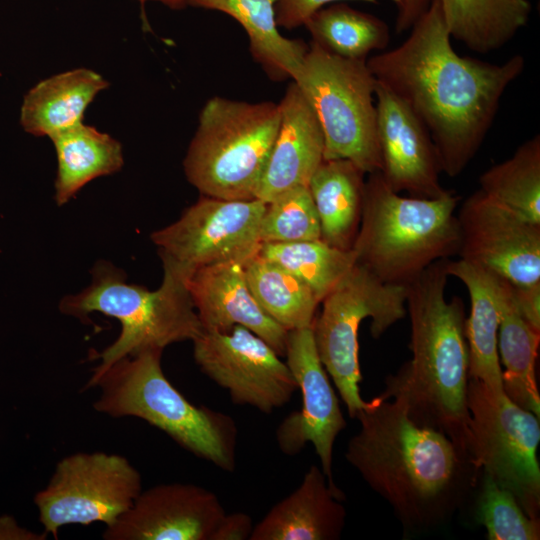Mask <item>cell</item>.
Returning a JSON list of instances; mask_svg holds the SVG:
<instances>
[{"instance_id":"1","label":"cell","mask_w":540,"mask_h":540,"mask_svg":"<svg viewBox=\"0 0 540 540\" xmlns=\"http://www.w3.org/2000/svg\"><path fill=\"white\" fill-rule=\"evenodd\" d=\"M399 46L366 60L376 81L429 132L442 172L458 176L482 145L508 86L524 70L517 54L501 64L458 55L438 0Z\"/></svg>"},{"instance_id":"2","label":"cell","mask_w":540,"mask_h":540,"mask_svg":"<svg viewBox=\"0 0 540 540\" xmlns=\"http://www.w3.org/2000/svg\"><path fill=\"white\" fill-rule=\"evenodd\" d=\"M356 418L360 429L345 458L405 529L425 531L447 522L480 480L482 470L468 451L415 423L398 401L377 396Z\"/></svg>"},{"instance_id":"3","label":"cell","mask_w":540,"mask_h":540,"mask_svg":"<svg viewBox=\"0 0 540 540\" xmlns=\"http://www.w3.org/2000/svg\"><path fill=\"white\" fill-rule=\"evenodd\" d=\"M447 260L432 263L407 285L412 359L386 378L378 397L398 401L415 423L469 452L466 316L460 297L445 298Z\"/></svg>"},{"instance_id":"4","label":"cell","mask_w":540,"mask_h":540,"mask_svg":"<svg viewBox=\"0 0 540 540\" xmlns=\"http://www.w3.org/2000/svg\"><path fill=\"white\" fill-rule=\"evenodd\" d=\"M459 197H403L379 171L365 181L361 222L352 250L356 263L384 282L409 285L432 263L457 255Z\"/></svg>"},{"instance_id":"5","label":"cell","mask_w":540,"mask_h":540,"mask_svg":"<svg viewBox=\"0 0 540 540\" xmlns=\"http://www.w3.org/2000/svg\"><path fill=\"white\" fill-rule=\"evenodd\" d=\"M162 352L152 349L123 357L89 379L84 389L101 390L94 410L113 418L143 419L196 457L233 472L238 437L234 419L189 402L163 373Z\"/></svg>"},{"instance_id":"6","label":"cell","mask_w":540,"mask_h":540,"mask_svg":"<svg viewBox=\"0 0 540 540\" xmlns=\"http://www.w3.org/2000/svg\"><path fill=\"white\" fill-rule=\"evenodd\" d=\"M91 283L59 303L62 313L84 322L92 312L115 318L121 325L118 338L101 353L100 364L90 379L98 377L113 363L146 350H163L182 341H193L203 326L181 280L163 273L156 290L130 284L123 270L108 261H98L91 271Z\"/></svg>"},{"instance_id":"7","label":"cell","mask_w":540,"mask_h":540,"mask_svg":"<svg viewBox=\"0 0 540 540\" xmlns=\"http://www.w3.org/2000/svg\"><path fill=\"white\" fill-rule=\"evenodd\" d=\"M279 122L278 103L210 98L183 161L188 182L204 196L256 199Z\"/></svg>"},{"instance_id":"8","label":"cell","mask_w":540,"mask_h":540,"mask_svg":"<svg viewBox=\"0 0 540 540\" xmlns=\"http://www.w3.org/2000/svg\"><path fill=\"white\" fill-rule=\"evenodd\" d=\"M294 81L324 137V160L346 159L366 174L380 171L376 79L366 60L337 56L311 42Z\"/></svg>"},{"instance_id":"9","label":"cell","mask_w":540,"mask_h":540,"mask_svg":"<svg viewBox=\"0 0 540 540\" xmlns=\"http://www.w3.org/2000/svg\"><path fill=\"white\" fill-rule=\"evenodd\" d=\"M406 297L407 286L384 282L355 263L321 301L312 324L315 346L351 418L368 405L359 386L360 324L370 318L371 335L379 338L406 315Z\"/></svg>"},{"instance_id":"10","label":"cell","mask_w":540,"mask_h":540,"mask_svg":"<svg viewBox=\"0 0 540 540\" xmlns=\"http://www.w3.org/2000/svg\"><path fill=\"white\" fill-rule=\"evenodd\" d=\"M467 407L474 464L511 492L530 518L539 520V417L473 378L468 380Z\"/></svg>"},{"instance_id":"11","label":"cell","mask_w":540,"mask_h":540,"mask_svg":"<svg viewBox=\"0 0 540 540\" xmlns=\"http://www.w3.org/2000/svg\"><path fill=\"white\" fill-rule=\"evenodd\" d=\"M266 203L204 196L150 239L167 273L186 284L197 270L221 263L244 264L261 246Z\"/></svg>"},{"instance_id":"12","label":"cell","mask_w":540,"mask_h":540,"mask_svg":"<svg viewBox=\"0 0 540 540\" xmlns=\"http://www.w3.org/2000/svg\"><path fill=\"white\" fill-rule=\"evenodd\" d=\"M142 491L140 472L118 454L79 452L62 458L34 497L39 521L57 539L69 524L114 523Z\"/></svg>"},{"instance_id":"13","label":"cell","mask_w":540,"mask_h":540,"mask_svg":"<svg viewBox=\"0 0 540 540\" xmlns=\"http://www.w3.org/2000/svg\"><path fill=\"white\" fill-rule=\"evenodd\" d=\"M200 370L225 389L231 401L265 414L286 405L298 390L287 363L262 338L243 326L203 330L193 341Z\"/></svg>"},{"instance_id":"14","label":"cell","mask_w":540,"mask_h":540,"mask_svg":"<svg viewBox=\"0 0 540 540\" xmlns=\"http://www.w3.org/2000/svg\"><path fill=\"white\" fill-rule=\"evenodd\" d=\"M458 256L514 285L540 282V225L499 205L480 189L457 213Z\"/></svg>"},{"instance_id":"15","label":"cell","mask_w":540,"mask_h":540,"mask_svg":"<svg viewBox=\"0 0 540 540\" xmlns=\"http://www.w3.org/2000/svg\"><path fill=\"white\" fill-rule=\"evenodd\" d=\"M286 363L302 394V407L288 414L276 429L279 449L288 456L312 443L331 484L333 446L346 427L336 393L317 353L312 326L289 330Z\"/></svg>"},{"instance_id":"16","label":"cell","mask_w":540,"mask_h":540,"mask_svg":"<svg viewBox=\"0 0 540 540\" xmlns=\"http://www.w3.org/2000/svg\"><path fill=\"white\" fill-rule=\"evenodd\" d=\"M218 497L194 484L171 483L141 491L133 505L106 526L105 540H211L225 514Z\"/></svg>"},{"instance_id":"17","label":"cell","mask_w":540,"mask_h":540,"mask_svg":"<svg viewBox=\"0 0 540 540\" xmlns=\"http://www.w3.org/2000/svg\"><path fill=\"white\" fill-rule=\"evenodd\" d=\"M377 137L380 174L396 193L436 198L447 192L440 183L442 172L429 132L409 107L380 83H376Z\"/></svg>"},{"instance_id":"18","label":"cell","mask_w":540,"mask_h":540,"mask_svg":"<svg viewBox=\"0 0 540 540\" xmlns=\"http://www.w3.org/2000/svg\"><path fill=\"white\" fill-rule=\"evenodd\" d=\"M186 287L203 330L225 331L243 326L280 356L285 355L288 330L258 304L248 286L243 264L229 262L201 268L189 277Z\"/></svg>"},{"instance_id":"19","label":"cell","mask_w":540,"mask_h":540,"mask_svg":"<svg viewBox=\"0 0 540 540\" xmlns=\"http://www.w3.org/2000/svg\"><path fill=\"white\" fill-rule=\"evenodd\" d=\"M278 104L279 127L256 193V199L265 203L292 188L308 186L324 160L322 129L294 81Z\"/></svg>"},{"instance_id":"20","label":"cell","mask_w":540,"mask_h":540,"mask_svg":"<svg viewBox=\"0 0 540 540\" xmlns=\"http://www.w3.org/2000/svg\"><path fill=\"white\" fill-rule=\"evenodd\" d=\"M341 490L311 465L300 485L254 525L249 540H337L345 525Z\"/></svg>"},{"instance_id":"21","label":"cell","mask_w":540,"mask_h":540,"mask_svg":"<svg viewBox=\"0 0 540 540\" xmlns=\"http://www.w3.org/2000/svg\"><path fill=\"white\" fill-rule=\"evenodd\" d=\"M446 271L467 288L470 313L465 334L469 350V378L477 379L491 390L504 392L498 354V330L507 281L463 259L447 260Z\"/></svg>"},{"instance_id":"22","label":"cell","mask_w":540,"mask_h":540,"mask_svg":"<svg viewBox=\"0 0 540 540\" xmlns=\"http://www.w3.org/2000/svg\"><path fill=\"white\" fill-rule=\"evenodd\" d=\"M108 86L102 75L87 68L51 76L25 94L20 125L31 135L52 138L83 123L89 104Z\"/></svg>"},{"instance_id":"23","label":"cell","mask_w":540,"mask_h":540,"mask_svg":"<svg viewBox=\"0 0 540 540\" xmlns=\"http://www.w3.org/2000/svg\"><path fill=\"white\" fill-rule=\"evenodd\" d=\"M189 5L233 18L246 32L252 58L266 75L273 81L294 80L308 45L279 32L275 0H190Z\"/></svg>"},{"instance_id":"24","label":"cell","mask_w":540,"mask_h":540,"mask_svg":"<svg viewBox=\"0 0 540 540\" xmlns=\"http://www.w3.org/2000/svg\"><path fill=\"white\" fill-rule=\"evenodd\" d=\"M365 172L346 159L323 160L308 188L321 227V240L351 250L359 230L365 192Z\"/></svg>"},{"instance_id":"25","label":"cell","mask_w":540,"mask_h":540,"mask_svg":"<svg viewBox=\"0 0 540 540\" xmlns=\"http://www.w3.org/2000/svg\"><path fill=\"white\" fill-rule=\"evenodd\" d=\"M50 139L57 156L54 199L58 206L68 203L92 180L123 167L121 143L93 126L81 123Z\"/></svg>"},{"instance_id":"26","label":"cell","mask_w":540,"mask_h":540,"mask_svg":"<svg viewBox=\"0 0 540 540\" xmlns=\"http://www.w3.org/2000/svg\"><path fill=\"white\" fill-rule=\"evenodd\" d=\"M451 38L487 54L506 45L529 21V0H438Z\"/></svg>"},{"instance_id":"27","label":"cell","mask_w":540,"mask_h":540,"mask_svg":"<svg viewBox=\"0 0 540 540\" xmlns=\"http://www.w3.org/2000/svg\"><path fill=\"white\" fill-rule=\"evenodd\" d=\"M539 341L540 333L517 312L507 282L498 330V354L504 365L503 391L512 402L537 417L540 415V396L535 364Z\"/></svg>"},{"instance_id":"28","label":"cell","mask_w":540,"mask_h":540,"mask_svg":"<svg viewBox=\"0 0 540 540\" xmlns=\"http://www.w3.org/2000/svg\"><path fill=\"white\" fill-rule=\"evenodd\" d=\"M243 269L256 301L277 323L288 331L312 326L321 301L306 283L258 253Z\"/></svg>"},{"instance_id":"29","label":"cell","mask_w":540,"mask_h":540,"mask_svg":"<svg viewBox=\"0 0 540 540\" xmlns=\"http://www.w3.org/2000/svg\"><path fill=\"white\" fill-rule=\"evenodd\" d=\"M312 42L351 60H367L383 50L390 39L388 25L380 18L338 1L316 11L304 25Z\"/></svg>"},{"instance_id":"30","label":"cell","mask_w":540,"mask_h":540,"mask_svg":"<svg viewBox=\"0 0 540 540\" xmlns=\"http://www.w3.org/2000/svg\"><path fill=\"white\" fill-rule=\"evenodd\" d=\"M479 185L499 205L540 225V136L526 140L510 158L483 172Z\"/></svg>"},{"instance_id":"31","label":"cell","mask_w":540,"mask_h":540,"mask_svg":"<svg viewBox=\"0 0 540 540\" xmlns=\"http://www.w3.org/2000/svg\"><path fill=\"white\" fill-rule=\"evenodd\" d=\"M258 254L301 279L320 301L356 263L352 249L343 250L321 239L261 243Z\"/></svg>"},{"instance_id":"32","label":"cell","mask_w":540,"mask_h":540,"mask_svg":"<svg viewBox=\"0 0 540 540\" xmlns=\"http://www.w3.org/2000/svg\"><path fill=\"white\" fill-rule=\"evenodd\" d=\"M321 239L319 216L308 186H298L266 203L260 224L261 243Z\"/></svg>"},{"instance_id":"33","label":"cell","mask_w":540,"mask_h":540,"mask_svg":"<svg viewBox=\"0 0 540 540\" xmlns=\"http://www.w3.org/2000/svg\"><path fill=\"white\" fill-rule=\"evenodd\" d=\"M476 519L485 527L489 540H538L540 521L530 518L516 498L481 472Z\"/></svg>"},{"instance_id":"34","label":"cell","mask_w":540,"mask_h":540,"mask_svg":"<svg viewBox=\"0 0 540 540\" xmlns=\"http://www.w3.org/2000/svg\"><path fill=\"white\" fill-rule=\"evenodd\" d=\"M338 1H363L377 4L380 0H275L277 25L288 30L304 26L316 11Z\"/></svg>"},{"instance_id":"35","label":"cell","mask_w":540,"mask_h":540,"mask_svg":"<svg viewBox=\"0 0 540 540\" xmlns=\"http://www.w3.org/2000/svg\"><path fill=\"white\" fill-rule=\"evenodd\" d=\"M510 296L519 315L540 333V282L530 285L510 283Z\"/></svg>"},{"instance_id":"36","label":"cell","mask_w":540,"mask_h":540,"mask_svg":"<svg viewBox=\"0 0 540 540\" xmlns=\"http://www.w3.org/2000/svg\"><path fill=\"white\" fill-rule=\"evenodd\" d=\"M253 528V521L247 513H225L211 540H249Z\"/></svg>"},{"instance_id":"37","label":"cell","mask_w":540,"mask_h":540,"mask_svg":"<svg viewBox=\"0 0 540 540\" xmlns=\"http://www.w3.org/2000/svg\"><path fill=\"white\" fill-rule=\"evenodd\" d=\"M397 7L395 30L402 33L410 30L427 11L432 0H393Z\"/></svg>"},{"instance_id":"38","label":"cell","mask_w":540,"mask_h":540,"mask_svg":"<svg viewBox=\"0 0 540 540\" xmlns=\"http://www.w3.org/2000/svg\"><path fill=\"white\" fill-rule=\"evenodd\" d=\"M47 535L45 531L43 533H34L21 528L10 517L0 518V539L44 540Z\"/></svg>"},{"instance_id":"39","label":"cell","mask_w":540,"mask_h":540,"mask_svg":"<svg viewBox=\"0 0 540 540\" xmlns=\"http://www.w3.org/2000/svg\"><path fill=\"white\" fill-rule=\"evenodd\" d=\"M140 2L154 1L159 2L171 9L180 10L189 5L190 0H137Z\"/></svg>"}]
</instances>
